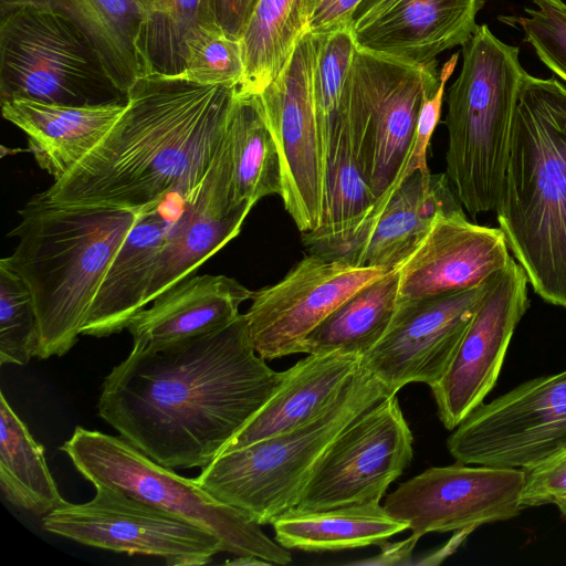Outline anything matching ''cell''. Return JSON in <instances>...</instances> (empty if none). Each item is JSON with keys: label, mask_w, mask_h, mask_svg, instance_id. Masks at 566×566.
<instances>
[{"label": "cell", "mask_w": 566, "mask_h": 566, "mask_svg": "<svg viewBox=\"0 0 566 566\" xmlns=\"http://www.w3.org/2000/svg\"><path fill=\"white\" fill-rule=\"evenodd\" d=\"M251 343L244 314L160 348L133 347L105 377L98 416L161 464L209 465L282 385Z\"/></svg>", "instance_id": "1"}, {"label": "cell", "mask_w": 566, "mask_h": 566, "mask_svg": "<svg viewBox=\"0 0 566 566\" xmlns=\"http://www.w3.org/2000/svg\"><path fill=\"white\" fill-rule=\"evenodd\" d=\"M237 93L238 85H202L184 75L140 77L104 138L42 196L138 212L169 195L191 198L226 140Z\"/></svg>", "instance_id": "2"}, {"label": "cell", "mask_w": 566, "mask_h": 566, "mask_svg": "<svg viewBox=\"0 0 566 566\" xmlns=\"http://www.w3.org/2000/svg\"><path fill=\"white\" fill-rule=\"evenodd\" d=\"M495 212L534 293L566 310V87L555 77L524 76Z\"/></svg>", "instance_id": "3"}, {"label": "cell", "mask_w": 566, "mask_h": 566, "mask_svg": "<svg viewBox=\"0 0 566 566\" xmlns=\"http://www.w3.org/2000/svg\"><path fill=\"white\" fill-rule=\"evenodd\" d=\"M7 256L29 287L39 323L35 357L63 356L77 342L113 258L140 212L65 206L41 192L19 211Z\"/></svg>", "instance_id": "4"}, {"label": "cell", "mask_w": 566, "mask_h": 566, "mask_svg": "<svg viewBox=\"0 0 566 566\" xmlns=\"http://www.w3.org/2000/svg\"><path fill=\"white\" fill-rule=\"evenodd\" d=\"M462 66L447 95L446 175L472 216L495 211L505 178L512 123L526 72L517 46L478 25L461 45Z\"/></svg>", "instance_id": "5"}, {"label": "cell", "mask_w": 566, "mask_h": 566, "mask_svg": "<svg viewBox=\"0 0 566 566\" xmlns=\"http://www.w3.org/2000/svg\"><path fill=\"white\" fill-rule=\"evenodd\" d=\"M396 395L361 363L337 397L316 417L292 430L221 452L196 482L217 500L261 525L296 506L314 468L333 440L356 417Z\"/></svg>", "instance_id": "6"}, {"label": "cell", "mask_w": 566, "mask_h": 566, "mask_svg": "<svg viewBox=\"0 0 566 566\" xmlns=\"http://www.w3.org/2000/svg\"><path fill=\"white\" fill-rule=\"evenodd\" d=\"M61 450L94 486L119 490L200 526L220 539L223 552L270 565L292 562L291 553L270 539L249 514L217 500L195 479L157 463L120 436L76 427Z\"/></svg>", "instance_id": "7"}, {"label": "cell", "mask_w": 566, "mask_h": 566, "mask_svg": "<svg viewBox=\"0 0 566 566\" xmlns=\"http://www.w3.org/2000/svg\"><path fill=\"white\" fill-rule=\"evenodd\" d=\"M30 99L67 106L124 104L87 38L42 7L0 8V102Z\"/></svg>", "instance_id": "8"}, {"label": "cell", "mask_w": 566, "mask_h": 566, "mask_svg": "<svg viewBox=\"0 0 566 566\" xmlns=\"http://www.w3.org/2000/svg\"><path fill=\"white\" fill-rule=\"evenodd\" d=\"M439 83L437 60L411 64L356 48L344 116L356 160L378 198L376 206L409 175L418 116Z\"/></svg>", "instance_id": "9"}, {"label": "cell", "mask_w": 566, "mask_h": 566, "mask_svg": "<svg viewBox=\"0 0 566 566\" xmlns=\"http://www.w3.org/2000/svg\"><path fill=\"white\" fill-rule=\"evenodd\" d=\"M565 446L566 369L482 403L447 439L458 462L523 470Z\"/></svg>", "instance_id": "10"}, {"label": "cell", "mask_w": 566, "mask_h": 566, "mask_svg": "<svg viewBox=\"0 0 566 566\" xmlns=\"http://www.w3.org/2000/svg\"><path fill=\"white\" fill-rule=\"evenodd\" d=\"M88 502H66L45 515L46 532L83 545L160 557L169 566H199L223 552L220 539L184 518L126 493L95 486Z\"/></svg>", "instance_id": "11"}, {"label": "cell", "mask_w": 566, "mask_h": 566, "mask_svg": "<svg viewBox=\"0 0 566 566\" xmlns=\"http://www.w3.org/2000/svg\"><path fill=\"white\" fill-rule=\"evenodd\" d=\"M413 437L396 395L356 417L333 440L314 468L295 506L322 511L380 503L409 465Z\"/></svg>", "instance_id": "12"}, {"label": "cell", "mask_w": 566, "mask_h": 566, "mask_svg": "<svg viewBox=\"0 0 566 566\" xmlns=\"http://www.w3.org/2000/svg\"><path fill=\"white\" fill-rule=\"evenodd\" d=\"M525 470L461 462L431 467L399 484L385 510L405 522L411 535L460 531L511 520L524 509Z\"/></svg>", "instance_id": "13"}, {"label": "cell", "mask_w": 566, "mask_h": 566, "mask_svg": "<svg viewBox=\"0 0 566 566\" xmlns=\"http://www.w3.org/2000/svg\"><path fill=\"white\" fill-rule=\"evenodd\" d=\"M318 38L306 31L283 71L259 93L282 161L285 210L301 231L321 222L324 159L313 75Z\"/></svg>", "instance_id": "14"}, {"label": "cell", "mask_w": 566, "mask_h": 566, "mask_svg": "<svg viewBox=\"0 0 566 566\" xmlns=\"http://www.w3.org/2000/svg\"><path fill=\"white\" fill-rule=\"evenodd\" d=\"M527 285L514 258L491 277L449 368L431 388L446 429L454 430L496 385L514 331L530 307Z\"/></svg>", "instance_id": "15"}, {"label": "cell", "mask_w": 566, "mask_h": 566, "mask_svg": "<svg viewBox=\"0 0 566 566\" xmlns=\"http://www.w3.org/2000/svg\"><path fill=\"white\" fill-rule=\"evenodd\" d=\"M490 281L463 291L398 302L385 335L363 356V366L392 394L411 382L432 388L449 368Z\"/></svg>", "instance_id": "16"}, {"label": "cell", "mask_w": 566, "mask_h": 566, "mask_svg": "<svg viewBox=\"0 0 566 566\" xmlns=\"http://www.w3.org/2000/svg\"><path fill=\"white\" fill-rule=\"evenodd\" d=\"M386 272L307 253L280 282L253 292L244 316L256 354L266 360L300 353L318 324Z\"/></svg>", "instance_id": "17"}, {"label": "cell", "mask_w": 566, "mask_h": 566, "mask_svg": "<svg viewBox=\"0 0 566 566\" xmlns=\"http://www.w3.org/2000/svg\"><path fill=\"white\" fill-rule=\"evenodd\" d=\"M447 175L415 170L350 233L302 241L307 253L360 268H399L420 245L441 211L461 209Z\"/></svg>", "instance_id": "18"}, {"label": "cell", "mask_w": 566, "mask_h": 566, "mask_svg": "<svg viewBox=\"0 0 566 566\" xmlns=\"http://www.w3.org/2000/svg\"><path fill=\"white\" fill-rule=\"evenodd\" d=\"M501 228L471 222L463 208L441 211L428 234L399 266L398 302L476 286L511 259Z\"/></svg>", "instance_id": "19"}, {"label": "cell", "mask_w": 566, "mask_h": 566, "mask_svg": "<svg viewBox=\"0 0 566 566\" xmlns=\"http://www.w3.org/2000/svg\"><path fill=\"white\" fill-rule=\"evenodd\" d=\"M231 180L227 136L209 172L169 224L147 294V305L165 290L189 277L239 234L253 206L235 201Z\"/></svg>", "instance_id": "20"}, {"label": "cell", "mask_w": 566, "mask_h": 566, "mask_svg": "<svg viewBox=\"0 0 566 566\" xmlns=\"http://www.w3.org/2000/svg\"><path fill=\"white\" fill-rule=\"evenodd\" d=\"M483 0H399L354 30L356 48L411 64H427L464 44L478 27Z\"/></svg>", "instance_id": "21"}, {"label": "cell", "mask_w": 566, "mask_h": 566, "mask_svg": "<svg viewBox=\"0 0 566 566\" xmlns=\"http://www.w3.org/2000/svg\"><path fill=\"white\" fill-rule=\"evenodd\" d=\"M177 209L163 201L140 212L113 258L88 308L81 335L107 337L127 328L146 298Z\"/></svg>", "instance_id": "22"}, {"label": "cell", "mask_w": 566, "mask_h": 566, "mask_svg": "<svg viewBox=\"0 0 566 566\" xmlns=\"http://www.w3.org/2000/svg\"><path fill=\"white\" fill-rule=\"evenodd\" d=\"M253 292L226 275H195L159 294L127 326L133 347L155 349L206 334L239 316Z\"/></svg>", "instance_id": "23"}, {"label": "cell", "mask_w": 566, "mask_h": 566, "mask_svg": "<svg viewBox=\"0 0 566 566\" xmlns=\"http://www.w3.org/2000/svg\"><path fill=\"white\" fill-rule=\"evenodd\" d=\"M125 105L67 106L12 99L1 102V111L7 120L25 133L38 165L55 181L98 145Z\"/></svg>", "instance_id": "24"}, {"label": "cell", "mask_w": 566, "mask_h": 566, "mask_svg": "<svg viewBox=\"0 0 566 566\" xmlns=\"http://www.w3.org/2000/svg\"><path fill=\"white\" fill-rule=\"evenodd\" d=\"M361 363V356L342 352L307 354L286 369L276 392L221 452L292 430L313 419L337 397Z\"/></svg>", "instance_id": "25"}, {"label": "cell", "mask_w": 566, "mask_h": 566, "mask_svg": "<svg viewBox=\"0 0 566 566\" xmlns=\"http://www.w3.org/2000/svg\"><path fill=\"white\" fill-rule=\"evenodd\" d=\"M17 4L50 9L75 24L125 95L146 75L139 51L146 11L139 0H0V8Z\"/></svg>", "instance_id": "26"}, {"label": "cell", "mask_w": 566, "mask_h": 566, "mask_svg": "<svg viewBox=\"0 0 566 566\" xmlns=\"http://www.w3.org/2000/svg\"><path fill=\"white\" fill-rule=\"evenodd\" d=\"M275 541L285 548L336 552L382 546L408 525L380 503L354 504L322 511L291 509L272 522Z\"/></svg>", "instance_id": "27"}, {"label": "cell", "mask_w": 566, "mask_h": 566, "mask_svg": "<svg viewBox=\"0 0 566 566\" xmlns=\"http://www.w3.org/2000/svg\"><path fill=\"white\" fill-rule=\"evenodd\" d=\"M231 182L238 202L283 193L282 161L259 94L237 93L229 122Z\"/></svg>", "instance_id": "28"}, {"label": "cell", "mask_w": 566, "mask_h": 566, "mask_svg": "<svg viewBox=\"0 0 566 566\" xmlns=\"http://www.w3.org/2000/svg\"><path fill=\"white\" fill-rule=\"evenodd\" d=\"M399 279L398 269L389 270L356 291L304 338L300 353L342 352L363 357L392 321Z\"/></svg>", "instance_id": "29"}, {"label": "cell", "mask_w": 566, "mask_h": 566, "mask_svg": "<svg viewBox=\"0 0 566 566\" xmlns=\"http://www.w3.org/2000/svg\"><path fill=\"white\" fill-rule=\"evenodd\" d=\"M0 489L14 506L44 517L66 503L49 470L43 447L0 395Z\"/></svg>", "instance_id": "30"}, {"label": "cell", "mask_w": 566, "mask_h": 566, "mask_svg": "<svg viewBox=\"0 0 566 566\" xmlns=\"http://www.w3.org/2000/svg\"><path fill=\"white\" fill-rule=\"evenodd\" d=\"M307 31V0H260L240 40V93H261L289 63Z\"/></svg>", "instance_id": "31"}, {"label": "cell", "mask_w": 566, "mask_h": 566, "mask_svg": "<svg viewBox=\"0 0 566 566\" xmlns=\"http://www.w3.org/2000/svg\"><path fill=\"white\" fill-rule=\"evenodd\" d=\"M378 198L369 187L343 124L324 149L323 206L319 226L302 233V241L342 238L357 229L374 211Z\"/></svg>", "instance_id": "32"}, {"label": "cell", "mask_w": 566, "mask_h": 566, "mask_svg": "<svg viewBox=\"0 0 566 566\" xmlns=\"http://www.w3.org/2000/svg\"><path fill=\"white\" fill-rule=\"evenodd\" d=\"M212 27L217 25L211 0H156L139 39L146 75H184L188 41Z\"/></svg>", "instance_id": "33"}, {"label": "cell", "mask_w": 566, "mask_h": 566, "mask_svg": "<svg viewBox=\"0 0 566 566\" xmlns=\"http://www.w3.org/2000/svg\"><path fill=\"white\" fill-rule=\"evenodd\" d=\"M313 96L323 149L344 122L346 86L356 44L352 28L318 35Z\"/></svg>", "instance_id": "34"}, {"label": "cell", "mask_w": 566, "mask_h": 566, "mask_svg": "<svg viewBox=\"0 0 566 566\" xmlns=\"http://www.w3.org/2000/svg\"><path fill=\"white\" fill-rule=\"evenodd\" d=\"M39 346L31 292L7 258L0 261V363L27 365Z\"/></svg>", "instance_id": "35"}, {"label": "cell", "mask_w": 566, "mask_h": 566, "mask_svg": "<svg viewBox=\"0 0 566 566\" xmlns=\"http://www.w3.org/2000/svg\"><path fill=\"white\" fill-rule=\"evenodd\" d=\"M244 63L240 41L230 39L218 27L195 33L187 44L184 76L202 85L241 83Z\"/></svg>", "instance_id": "36"}, {"label": "cell", "mask_w": 566, "mask_h": 566, "mask_svg": "<svg viewBox=\"0 0 566 566\" xmlns=\"http://www.w3.org/2000/svg\"><path fill=\"white\" fill-rule=\"evenodd\" d=\"M535 9L526 8V17H504L521 24L525 41L539 60L566 82V3L562 0H532Z\"/></svg>", "instance_id": "37"}, {"label": "cell", "mask_w": 566, "mask_h": 566, "mask_svg": "<svg viewBox=\"0 0 566 566\" xmlns=\"http://www.w3.org/2000/svg\"><path fill=\"white\" fill-rule=\"evenodd\" d=\"M524 507L555 505L566 520V446L525 470Z\"/></svg>", "instance_id": "38"}, {"label": "cell", "mask_w": 566, "mask_h": 566, "mask_svg": "<svg viewBox=\"0 0 566 566\" xmlns=\"http://www.w3.org/2000/svg\"><path fill=\"white\" fill-rule=\"evenodd\" d=\"M459 53L451 55V57L442 65L439 72V87L437 92L424 101L417 120L415 143L411 154V159L408 167V172L415 170H429L427 165V150L430 144L432 134L440 120L441 108L444 97L446 83L452 75Z\"/></svg>", "instance_id": "39"}, {"label": "cell", "mask_w": 566, "mask_h": 566, "mask_svg": "<svg viewBox=\"0 0 566 566\" xmlns=\"http://www.w3.org/2000/svg\"><path fill=\"white\" fill-rule=\"evenodd\" d=\"M361 0H307V31L324 35L352 28V18Z\"/></svg>", "instance_id": "40"}, {"label": "cell", "mask_w": 566, "mask_h": 566, "mask_svg": "<svg viewBox=\"0 0 566 566\" xmlns=\"http://www.w3.org/2000/svg\"><path fill=\"white\" fill-rule=\"evenodd\" d=\"M260 0H211L216 25L230 39L240 41Z\"/></svg>", "instance_id": "41"}, {"label": "cell", "mask_w": 566, "mask_h": 566, "mask_svg": "<svg viewBox=\"0 0 566 566\" xmlns=\"http://www.w3.org/2000/svg\"><path fill=\"white\" fill-rule=\"evenodd\" d=\"M398 1L399 0H361L352 18L353 31L375 20L392 8Z\"/></svg>", "instance_id": "42"}, {"label": "cell", "mask_w": 566, "mask_h": 566, "mask_svg": "<svg viewBox=\"0 0 566 566\" xmlns=\"http://www.w3.org/2000/svg\"><path fill=\"white\" fill-rule=\"evenodd\" d=\"M418 537L411 535L407 539L389 544L388 542L384 544L381 547V554L377 556V558L373 562H368L369 564H407L406 559L410 558L411 552L418 542Z\"/></svg>", "instance_id": "43"}, {"label": "cell", "mask_w": 566, "mask_h": 566, "mask_svg": "<svg viewBox=\"0 0 566 566\" xmlns=\"http://www.w3.org/2000/svg\"><path fill=\"white\" fill-rule=\"evenodd\" d=\"M226 564L228 565H239V566H245V565H270L268 562L256 558V557H239L235 556L234 559L227 560Z\"/></svg>", "instance_id": "44"}, {"label": "cell", "mask_w": 566, "mask_h": 566, "mask_svg": "<svg viewBox=\"0 0 566 566\" xmlns=\"http://www.w3.org/2000/svg\"><path fill=\"white\" fill-rule=\"evenodd\" d=\"M146 11V14L148 13V11L151 9L153 4L155 3L156 0H139Z\"/></svg>", "instance_id": "45"}]
</instances>
